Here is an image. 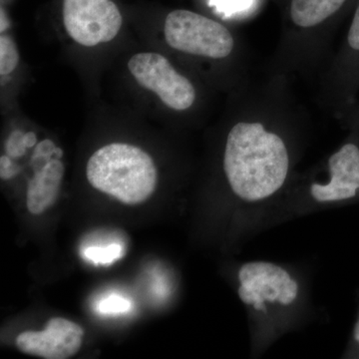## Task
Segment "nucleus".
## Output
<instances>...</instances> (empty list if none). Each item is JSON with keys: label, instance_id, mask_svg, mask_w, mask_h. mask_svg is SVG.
<instances>
[{"label": "nucleus", "instance_id": "nucleus-16", "mask_svg": "<svg viewBox=\"0 0 359 359\" xmlns=\"http://www.w3.org/2000/svg\"><path fill=\"white\" fill-rule=\"evenodd\" d=\"M25 134L20 130H15L9 135L6 144V154L11 158H20L25 154L26 146L23 142Z\"/></svg>", "mask_w": 359, "mask_h": 359}, {"label": "nucleus", "instance_id": "nucleus-7", "mask_svg": "<svg viewBox=\"0 0 359 359\" xmlns=\"http://www.w3.org/2000/svg\"><path fill=\"white\" fill-rule=\"evenodd\" d=\"M63 22L71 39L93 47L114 39L123 20L112 0H65Z\"/></svg>", "mask_w": 359, "mask_h": 359}, {"label": "nucleus", "instance_id": "nucleus-19", "mask_svg": "<svg viewBox=\"0 0 359 359\" xmlns=\"http://www.w3.org/2000/svg\"><path fill=\"white\" fill-rule=\"evenodd\" d=\"M36 141V135L33 133V132H28V133H25V137H23V142H25L26 148L34 147Z\"/></svg>", "mask_w": 359, "mask_h": 359}, {"label": "nucleus", "instance_id": "nucleus-11", "mask_svg": "<svg viewBox=\"0 0 359 359\" xmlns=\"http://www.w3.org/2000/svg\"><path fill=\"white\" fill-rule=\"evenodd\" d=\"M65 168L59 159H53L35 172L28 184L27 209L32 215L43 214L57 199Z\"/></svg>", "mask_w": 359, "mask_h": 359}, {"label": "nucleus", "instance_id": "nucleus-1", "mask_svg": "<svg viewBox=\"0 0 359 359\" xmlns=\"http://www.w3.org/2000/svg\"><path fill=\"white\" fill-rule=\"evenodd\" d=\"M231 114L224 142V176L241 199H266L289 176L292 156L285 134L308 114L292 95L289 78L269 73L238 87Z\"/></svg>", "mask_w": 359, "mask_h": 359}, {"label": "nucleus", "instance_id": "nucleus-8", "mask_svg": "<svg viewBox=\"0 0 359 359\" xmlns=\"http://www.w3.org/2000/svg\"><path fill=\"white\" fill-rule=\"evenodd\" d=\"M238 295L257 311H266L264 302L292 304L297 295V283L280 266L269 263H250L238 271Z\"/></svg>", "mask_w": 359, "mask_h": 359}, {"label": "nucleus", "instance_id": "nucleus-15", "mask_svg": "<svg viewBox=\"0 0 359 359\" xmlns=\"http://www.w3.org/2000/svg\"><path fill=\"white\" fill-rule=\"evenodd\" d=\"M132 309V302L128 299L118 294H111L98 302L96 309L99 313L115 316L128 313Z\"/></svg>", "mask_w": 359, "mask_h": 359}, {"label": "nucleus", "instance_id": "nucleus-5", "mask_svg": "<svg viewBox=\"0 0 359 359\" xmlns=\"http://www.w3.org/2000/svg\"><path fill=\"white\" fill-rule=\"evenodd\" d=\"M318 84L320 105L337 119L358 100L359 2L341 43L318 75Z\"/></svg>", "mask_w": 359, "mask_h": 359}, {"label": "nucleus", "instance_id": "nucleus-18", "mask_svg": "<svg viewBox=\"0 0 359 359\" xmlns=\"http://www.w3.org/2000/svg\"><path fill=\"white\" fill-rule=\"evenodd\" d=\"M340 122L344 123L353 131L359 132V100L356 101L353 107L339 118Z\"/></svg>", "mask_w": 359, "mask_h": 359}, {"label": "nucleus", "instance_id": "nucleus-3", "mask_svg": "<svg viewBox=\"0 0 359 359\" xmlns=\"http://www.w3.org/2000/svg\"><path fill=\"white\" fill-rule=\"evenodd\" d=\"M90 185L125 205L145 202L157 187L150 155L136 146L113 143L97 150L86 167Z\"/></svg>", "mask_w": 359, "mask_h": 359}, {"label": "nucleus", "instance_id": "nucleus-6", "mask_svg": "<svg viewBox=\"0 0 359 359\" xmlns=\"http://www.w3.org/2000/svg\"><path fill=\"white\" fill-rule=\"evenodd\" d=\"M128 68L137 82L157 94L170 109L186 112L197 102L195 85L165 56L151 52L138 53L130 59Z\"/></svg>", "mask_w": 359, "mask_h": 359}, {"label": "nucleus", "instance_id": "nucleus-14", "mask_svg": "<svg viewBox=\"0 0 359 359\" xmlns=\"http://www.w3.org/2000/svg\"><path fill=\"white\" fill-rule=\"evenodd\" d=\"M62 156L63 151L49 139L40 142L35 148L32 159L34 172L39 171L53 159L60 160Z\"/></svg>", "mask_w": 359, "mask_h": 359}, {"label": "nucleus", "instance_id": "nucleus-12", "mask_svg": "<svg viewBox=\"0 0 359 359\" xmlns=\"http://www.w3.org/2000/svg\"><path fill=\"white\" fill-rule=\"evenodd\" d=\"M20 62V53L13 39L6 34L0 36V74H11Z\"/></svg>", "mask_w": 359, "mask_h": 359}, {"label": "nucleus", "instance_id": "nucleus-21", "mask_svg": "<svg viewBox=\"0 0 359 359\" xmlns=\"http://www.w3.org/2000/svg\"><path fill=\"white\" fill-rule=\"evenodd\" d=\"M354 339H355L356 341L359 344V318L355 325V330H354Z\"/></svg>", "mask_w": 359, "mask_h": 359}, {"label": "nucleus", "instance_id": "nucleus-13", "mask_svg": "<svg viewBox=\"0 0 359 359\" xmlns=\"http://www.w3.org/2000/svg\"><path fill=\"white\" fill-rule=\"evenodd\" d=\"M85 259L98 264H108L121 259L124 250L121 245L112 244L107 247H89L83 250Z\"/></svg>", "mask_w": 359, "mask_h": 359}, {"label": "nucleus", "instance_id": "nucleus-2", "mask_svg": "<svg viewBox=\"0 0 359 359\" xmlns=\"http://www.w3.org/2000/svg\"><path fill=\"white\" fill-rule=\"evenodd\" d=\"M349 0H289L266 73L289 78L320 75L332 55L337 20Z\"/></svg>", "mask_w": 359, "mask_h": 359}, {"label": "nucleus", "instance_id": "nucleus-10", "mask_svg": "<svg viewBox=\"0 0 359 359\" xmlns=\"http://www.w3.org/2000/svg\"><path fill=\"white\" fill-rule=\"evenodd\" d=\"M330 181L314 183L311 196L318 202H334L354 198L359 191V145L356 139L346 142L328 159Z\"/></svg>", "mask_w": 359, "mask_h": 359}, {"label": "nucleus", "instance_id": "nucleus-4", "mask_svg": "<svg viewBox=\"0 0 359 359\" xmlns=\"http://www.w3.org/2000/svg\"><path fill=\"white\" fill-rule=\"evenodd\" d=\"M167 44L175 50L196 58L233 61L250 68L249 51L245 42L219 21L202 14L176 9L164 23Z\"/></svg>", "mask_w": 359, "mask_h": 359}, {"label": "nucleus", "instance_id": "nucleus-20", "mask_svg": "<svg viewBox=\"0 0 359 359\" xmlns=\"http://www.w3.org/2000/svg\"><path fill=\"white\" fill-rule=\"evenodd\" d=\"M9 23L8 20L4 15V11H1V33L6 32L7 28H8Z\"/></svg>", "mask_w": 359, "mask_h": 359}, {"label": "nucleus", "instance_id": "nucleus-9", "mask_svg": "<svg viewBox=\"0 0 359 359\" xmlns=\"http://www.w3.org/2000/svg\"><path fill=\"white\" fill-rule=\"evenodd\" d=\"M84 330L77 323L62 318L48 320L42 332H25L16 339L18 349L44 359H68L81 348Z\"/></svg>", "mask_w": 359, "mask_h": 359}, {"label": "nucleus", "instance_id": "nucleus-17", "mask_svg": "<svg viewBox=\"0 0 359 359\" xmlns=\"http://www.w3.org/2000/svg\"><path fill=\"white\" fill-rule=\"evenodd\" d=\"M20 172V167L14 164L8 155L1 156L0 158V177L2 180L14 178Z\"/></svg>", "mask_w": 359, "mask_h": 359}]
</instances>
